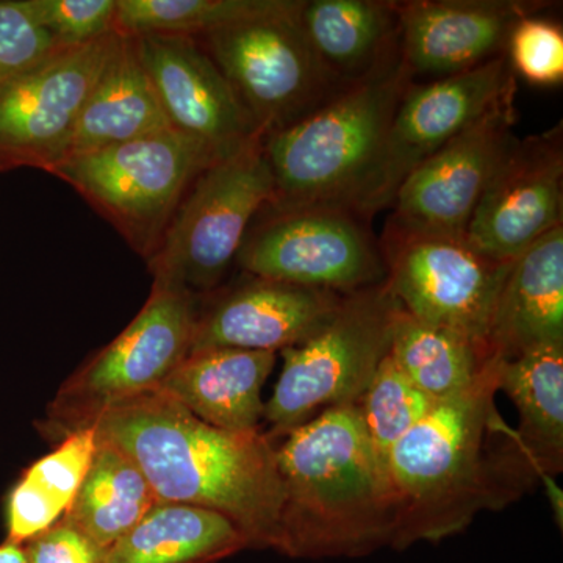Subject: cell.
<instances>
[{
    "label": "cell",
    "instance_id": "obj_1",
    "mask_svg": "<svg viewBox=\"0 0 563 563\" xmlns=\"http://www.w3.org/2000/svg\"><path fill=\"white\" fill-rule=\"evenodd\" d=\"M496 358L468 391L433 406L387 459L393 550L457 536L540 479L496 407Z\"/></svg>",
    "mask_w": 563,
    "mask_h": 563
},
{
    "label": "cell",
    "instance_id": "obj_2",
    "mask_svg": "<svg viewBox=\"0 0 563 563\" xmlns=\"http://www.w3.org/2000/svg\"><path fill=\"white\" fill-rule=\"evenodd\" d=\"M90 428L139 465L158 501L225 515L250 548L279 553L284 487L266 433L213 428L158 390L113 404Z\"/></svg>",
    "mask_w": 563,
    "mask_h": 563
},
{
    "label": "cell",
    "instance_id": "obj_3",
    "mask_svg": "<svg viewBox=\"0 0 563 563\" xmlns=\"http://www.w3.org/2000/svg\"><path fill=\"white\" fill-rule=\"evenodd\" d=\"M282 439L280 554L357 559L391 547L387 473L355 404L324 410Z\"/></svg>",
    "mask_w": 563,
    "mask_h": 563
},
{
    "label": "cell",
    "instance_id": "obj_4",
    "mask_svg": "<svg viewBox=\"0 0 563 563\" xmlns=\"http://www.w3.org/2000/svg\"><path fill=\"white\" fill-rule=\"evenodd\" d=\"M413 81L399 52L302 121L263 136L274 179L269 209L342 207L358 214L393 117Z\"/></svg>",
    "mask_w": 563,
    "mask_h": 563
},
{
    "label": "cell",
    "instance_id": "obj_5",
    "mask_svg": "<svg viewBox=\"0 0 563 563\" xmlns=\"http://www.w3.org/2000/svg\"><path fill=\"white\" fill-rule=\"evenodd\" d=\"M274 199L263 136L207 166L181 199L147 266L152 287L213 291L257 214Z\"/></svg>",
    "mask_w": 563,
    "mask_h": 563
},
{
    "label": "cell",
    "instance_id": "obj_6",
    "mask_svg": "<svg viewBox=\"0 0 563 563\" xmlns=\"http://www.w3.org/2000/svg\"><path fill=\"white\" fill-rule=\"evenodd\" d=\"M401 306L387 279L351 292L306 342L280 351L284 368L263 420L269 439L284 435L332 407L354 406L390 352Z\"/></svg>",
    "mask_w": 563,
    "mask_h": 563
},
{
    "label": "cell",
    "instance_id": "obj_7",
    "mask_svg": "<svg viewBox=\"0 0 563 563\" xmlns=\"http://www.w3.org/2000/svg\"><path fill=\"white\" fill-rule=\"evenodd\" d=\"M302 0L195 38L263 136L291 128L350 85L325 68L299 21Z\"/></svg>",
    "mask_w": 563,
    "mask_h": 563
},
{
    "label": "cell",
    "instance_id": "obj_8",
    "mask_svg": "<svg viewBox=\"0 0 563 563\" xmlns=\"http://www.w3.org/2000/svg\"><path fill=\"white\" fill-rule=\"evenodd\" d=\"M218 158L172 129L68 158L51 174L87 199L147 261L192 181Z\"/></svg>",
    "mask_w": 563,
    "mask_h": 563
},
{
    "label": "cell",
    "instance_id": "obj_9",
    "mask_svg": "<svg viewBox=\"0 0 563 563\" xmlns=\"http://www.w3.org/2000/svg\"><path fill=\"white\" fill-rule=\"evenodd\" d=\"M198 296L152 287L135 320L73 374L49 407L44 433L62 440L90 428L113 404L157 390L188 357Z\"/></svg>",
    "mask_w": 563,
    "mask_h": 563
},
{
    "label": "cell",
    "instance_id": "obj_10",
    "mask_svg": "<svg viewBox=\"0 0 563 563\" xmlns=\"http://www.w3.org/2000/svg\"><path fill=\"white\" fill-rule=\"evenodd\" d=\"M236 262L261 279L351 295L387 279L383 246L368 222L342 207H265Z\"/></svg>",
    "mask_w": 563,
    "mask_h": 563
},
{
    "label": "cell",
    "instance_id": "obj_11",
    "mask_svg": "<svg viewBox=\"0 0 563 563\" xmlns=\"http://www.w3.org/2000/svg\"><path fill=\"white\" fill-rule=\"evenodd\" d=\"M387 284L415 320L487 344L496 299L512 263L492 261L466 236L385 231Z\"/></svg>",
    "mask_w": 563,
    "mask_h": 563
},
{
    "label": "cell",
    "instance_id": "obj_12",
    "mask_svg": "<svg viewBox=\"0 0 563 563\" xmlns=\"http://www.w3.org/2000/svg\"><path fill=\"white\" fill-rule=\"evenodd\" d=\"M515 73L506 54L455 74L417 84L404 92L383 155L358 209L363 220L391 207L402 181L448 141L515 96Z\"/></svg>",
    "mask_w": 563,
    "mask_h": 563
},
{
    "label": "cell",
    "instance_id": "obj_13",
    "mask_svg": "<svg viewBox=\"0 0 563 563\" xmlns=\"http://www.w3.org/2000/svg\"><path fill=\"white\" fill-rule=\"evenodd\" d=\"M120 33L63 47L0 87V173H51L65 161L81 109L109 63Z\"/></svg>",
    "mask_w": 563,
    "mask_h": 563
},
{
    "label": "cell",
    "instance_id": "obj_14",
    "mask_svg": "<svg viewBox=\"0 0 563 563\" xmlns=\"http://www.w3.org/2000/svg\"><path fill=\"white\" fill-rule=\"evenodd\" d=\"M514 99L493 107L409 174L385 231L465 236L481 196L517 140Z\"/></svg>",
    "mask_w": 563,
    "mask_h": 563
},
{
    "label": "cell",
    "instance_id": "obj_15",
    "mask_svg": "<svg viewBox=\"0 0 563 563\" xmlns=\"http://www.w3.org/2000/svg\"><path fill=\"white\" fill-rule=\"evenodd\" d=\"M562 128L515 140L485 188L466 240L490 257L517 261L562 225Z\"/></svg>",
    "mask_w": 563,
    "mask_h": 563
},
{
    "label": "cell",
    "instance_id": "obj_16",
    "mask_svg": "<svg viewBox=\"0 0 563 563\" xmlns=\"http://www.w3.org/2000/svg\"><path fill=\"white\" fill-rule=\"evenodd\" d=\"M173 131L199 141L218 157L263 136L209 55L190 36H132Z\"/></svg>",
    "mask_w": 563,
    "mask_h": 563
},
{
    "label": "cell",
    "instance_id": "obj_17",
    "mask_svg": "<svg viewBox=\"0 0 563 563\" xmlns=\"http://www.w3.org/2000/svg\"><path fill=\"white\" fill-rule=\"evenodd\" d=\"M398 3L399 52L418 76H455L506 54L515 24L547 9L518 0H413Z\"/></svg>",
    "mask_w": 563,
    "mask_h": 563
},
{
    "label": "cell",
    "instance_id": "obj_18",
    "mask_svg": "<svg viewBox=\"0 0 563 563\" xmlns=\"http://www.w3.org/2000/svg\"><path fill=\"white\" fill-rule=\"evenodd\" d=\"M343 298L332 291L250 276L209 309L199 310L190 352L243 350L277 354L320 331Z\"/></svg>",
    "mask_w": 563,
    "mask_h": 563
},
{
    "label": "cell",
    "instance_id": "obj_19",
    "mask_svg": "<svg viewBox=\"0 0 563 563\" xmlns=\"http://www.w3.org/2000/svg\"><path fill=\"white\" fill-rule=\"evenodd\" d=\"M551 346H563V224L512 263L488 325L495 358Z\"/></svg>",
    "mask_w": 563,
    "mask_h": 563
},
{
    "label": "cell",
    "instance_id": "obj_20",
    "mask_svg": "<svg viewBox=\"0 0 563 563\" xmlns=\"http://www.w3.org/2000/svg\"><path fill=\"white\" fill-rule=\"evenodd\" d=\"M276 357L263 351L190 352L157 390L213 428L255 432L265 412L262 388Z\"/></svg>",
    "mask_w": 563,
    "mask_h": 563
},
{
    "label": "cell",
    "instance_id": "obj_21",
    "mask_svg": "<svg viewBox=\"0 0 563 563\" xmlns=\"http://www.w3.org/2000/svg\"><path fill=\"white\" fill-rule=\"evenodd\" d=\"M165 131H172V125L140 60L135 41L120 35L80 111L65 161Z\"/></svg>",
    "mask_w": 563,
    "mask_h": 563
},
{
    "label": "cell",
    "instance_id": "obj_22",
    "mask_svg": "<svg viewBox=\"0 0 563 563\" xmlns=\"http://www.w3.org/2000/svg\"><path fill=\"white\" fill-rule=\"evenodd\" d=\"M299 21L318 57L352 85L399 54L398 3L385 0H302Z\"/></svg>",
    "mask_w": 563,
    "mask_h": 563
},
{
    "label": "cell",
    "instance_id": "obj_23",
    "mask_svg": "<svg viewBox=\"0 0 563 563\" xmlns=\"http://www.w3.org/2000/svg\"><path fill=\"white\" fill-rule=\"evenodd\" d=\"M246 548L250 540L225 515L158 503L109 548L106 563H214Z\"/></svg>",
    "mask_w": 563,
    "mask_h": 563
},
{
    "label": "cell",
    "instance_id": "obj_24",
    "mask_svg": "<svg viewBox=\"0 0 563 563\" xmlns=\"http://www.w3.org/2000/svg\"><path fill=\"white\" fill-rule=\"evenodd\" d=\"M496 387L517 407L520 428L515 435L540 479L562 473L563 346L496 358Z\"/></svg>",
    "mask_w": 563,
    "mask_h": 563
},
{
    "label": "cell",
    "instance_id": "obj_25",
    "mask_svg": "<svg viewBox=\"0 0 563 563\" xmlns=\"http://www.w3.org/2000/svg\"><path fill=\"white\" fill-rule=\"evenodd\" d=\"M390 355L404 376L433 404L468 391L495 362L487 344L424 324L402 309L396 318Z\"/></svg>",
    "mask_w": 563,
    "mask_h": 563
},
{
    "label": "cell",
    "instance_id": "obj_26",
    "mask_svg": "<svg viewBox=\"0 0 563 563\" xmlns=\"http://www.w3.org/2000/svg\"><path fill=\"white\" fill-rule=\"evenodd\" d=\"M158 503L139 465L120 448L96 435L90 470L63 518L109 550Z\"/></svg>",
    "mask_w": 563,
    "mask_h": 563
},
{
    "label": "cell",
    "instance_id": "obj_27",
    "mask_svg": "<svg viewBox=\"0 0 563 563\" xmlns=\"http://www.w3.org/2000/svg\"><path fill=\"white\" fill-rule=\"evenodd\" d=\"M96 450L92 428L70 433L25 470L7 499V540L24 544L47 531L73 506Z\"/></svg>",
    "mask_w": 563,
    "mask_h": 563
},
{
    "label": "cell",
    "instance_id": "obj_28",
    "mask_svg": "<svg viewBox=\"0 0 563 563\" xmlns=\"http://www.w3.org/2000/svg\"><path fill=\"white\" fill-rule=\"evenodd\" d=\"M287 0H118L114 32L125 36H198L263 16Z\"/></svg>",
    "mask_w": 563,
    "mask_h": 563
},
{
    "label": "cell",
    "instance_id": "obj_29",
    "mask_svg": "<svg viewBox=\"0 0 563 563\" xmlns=\"http://www.w3.org/2000/svg\"><path fill=\"white\" fill-rule=\"evenodd\" d=\"M433 404L398 368L390 352L355 402L363 428L383 466L393 446L433 409Z\"/></svg>",
    "mask_w": 563,
    "mask_h": 563
},
{
    "label": "cell",
    "instance_id": "obj_30",
    "mask_svg": "<svg viewBox=\"0 0 563 563\" xmlns=\"http://www.w3.org/2000/svg\"><path fill=\"white\" fill-rule=\"evenodd\" d=\"M507 57L514 73L520 74L529 84H562L563 80V32L558 22L537 13L521 18L515 24L507 44Z\"/></svg>",
    "mask_w": 563,
    "mask_h": 563
},
{
    "label": "cell",
    "instance_id": "obj_31",
    "mask_svg": "<svg viewBox=\"0 0 563 563\" xmlns=\"http://www.w3.org/2000/svg\"><path fill=\"white\" fill-rule=\"evenodd\" d=\"M33 20L60 46L92 43L114 32L118 0H24Z\"/></svg>",
    "mask_w": 563,
    "mask_h": 563
},
{
    "label": "cell",
    "instance_id": "obj_32",
    "mask_svg": "<svg viewBox=\"0 0 563 563\" xmlns=\"http://www.w3.org/2000/svg\"><path fill=\"white\" fill-rule=\"evenodd\" d=\"M63 47L33 20L24 0H0V87Z\"/></svg>",
    "mask_w": 563,
    "mask_h": 563
},
{
    "label": "cell",
    "instance_id": "obj_33",
    "mask_svg": "<svg viewBox=\"0 0 563 563\" xmlns=\"http://www.w3.org/2000/svg\"><path fill=\"white\" fill-rule=\"evenodd\" d=\"M29 563H106L107 551L65 518L24 543Z\"/></svg>",
    "mask_w": 563,
    "mask_h": 563
},
{
    "label": "cell",
    "instance_id": "obj_34",
    "mask_svg": "<svg viewBox=\"0 0 563 563\" xmlns=\"http://www.w3.org/2000/svg\"><path fill=\"white\" fill-rule=\"evenodd\" d=\"M0 563H29L24 544L9 542L0 543Z\"/></svg>",
    "mask_w": 563,
    "mask_h": 563
}]
</instances>
